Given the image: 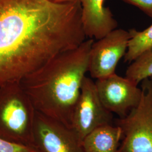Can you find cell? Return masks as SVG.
<instances>
[{
  "mask_svg": "<svg viewBox=\"0 0 152 152\" xmlns=\"http://www.w3.org/2000/svg\"><path fill=\"white\" fill-rule=\"evenodd\" d=\"M86 38L80 0H0V87L20 81Z\"/></svg>",
  "mask_w": 152,
  "mask_h": 152,
  "instance_id": "1",
  "label": "cell"
},
{
  "mask_svg": "<svg viewBox=\"0 0 152 152\" xmlns=\"http://www.w3.org/2000/svg\"><path fill=\"white\" fill-rule=\"evenodd\" d=\"M94 39L58 55L20 81L36 111L72 128Z\"/></svg>",
  "mask_w": 152,
  "mask_h": 152,
  "instance_id": "2",
  "label": "cell"
},
{
  "mask_svg": "<svg viewBox=\"0 0 152 152\" xmlns=\"http://www.w3.org/2000/svg\"><path fill=\"white\" fill-rule=\"evenodd\" d=\"M36 110L20 82L0 87V137L34 147V127Z\"/></svg>",
  "mask_w": 152,
  "mask_h": 152,
  "instance_id": "3",
  "label": "cell"
},
{
  "mask_svg": "<svg viewBox=\"0 0 152 152\" xmlns=\"http://www.w3.org/2000/svg\"><path fill=\"white\" fill-rule=\"evenodd\" d=\"M142 95L137 106L115 120L122 137L118 152H152V79L141 82Z\"/></svg>",
  "mask_w": 152,
  "mask_h": 152,
  "instance_id": "4",
  "label": "cell"
},
{
  "mask_svg": "<svg viewBox=\"0 0 152 152\" xmlns=\"http://www.w3.org/2000/svg\"><path fill=\"white\" fill-rule=\"evenodd\" d=\"M113 114L101 102L95 82L86 76L74 109L72 128L82 141L92 131L104 125L113 124Z\"/></svg>",
  "mask_w": 152,
  "mask_h": 152,
  "instance_id": "5",
  "label": "cell"
},
{
  "mask_svg": "<svg viewBox=\"0 0 152 152\" xmlns=\"http://www.w3.org/2000/svg\"><path fill=\"white\" fill-rule=\"evenodd\" d=\"M131 38L130 31L115 29L94 42L88 66L92 78L101 79L115 73L120 60L127 51Z\"/></svg>",
  "mask_w": 152,
  "mask_h": 152,
  "instance_id": "6",
  "label": "cell"
},
{
  "mask_svg": "<svg viewBox=\"0 0 152 152\" xmlns=\"http://www.w3.org/2000/svg\"><path fill=\"white\" fill-rule=\"evenodd\" d=\"M34 144L38 152H84L74 130L36 111Z\"/></svg>",
  "mask_w": 152,
  "mask_h": 152,
  "instance_id": "7",
  "label": "cell"
},
{
  "mask_svg": "<svg viewBox=\"0 0 152 152\" xmlns=\"http://www.w3.org/2000/svg\"><path fill=\"white\" fill-rule=\"evenodd\" d=\"M95 85L104 106L120 118L126 117L141 100V87L128 78L121 77L115 73L96 80Z\"/></svg>",
  "mask_w": 152,
  "mask_h": 152,
  "instance_id": "8",
  "label": "cell"
},
{
  "mask_svg": "<svg viewBox=\"0 0 152 152\" xmlns=\"http://www.w3.org/2000/svg\"><path fill=\"white\" fill-rule=\"evenodd\" d=\"M84 32L89 38L100 39L117 29L118 23L105 0H80Z\"/></svg>",
  "mask_w": 152,
  "mask_h": 152,
  "instance_id": "9",
  "label": "cell"
},
{
  "mask_svg": "<svg viewBox=\"0 0 152 152\" xmlns=\"http://www.w3.org/2000/svg\"><path fill=\"white\" fill-rule=\"evenodd\" d=\"M122 137L121 129L110 124L89 133L82 141L84 152H118Z\"/></svg>",
  "mask_w": 152,
  "mask_h": 152,
  "instance_id": "10",
  "label": "cell"
},
{
  "mask_svg": "<svg viewBox=\"0 0 152 152\" xmlns=\"http://www.w3.org/2000/svg\"><path fill=\"white\" fill-rule=\"evenodd\" d=\"M131 34L127 51L124 56L125 62L131 63L142 53L152 48V24L142 31L130 30Z\"/></svg>",
  "mask_w": 152,
  "mask_h": 152,
  "instance_id": "11",
  "label": "cell"
},
{
  "mask_svg": "<svg viewBox=\"0 0 152 152\" xmlns=\"http://www.w3.org/2000/svg\"><path fill=\"white\" fill-rule=\"evenodd\" d=\"M126 77L137 85L152 77V48L140 55L131 62L126 71Z\"/></svg>",
  "mask_w": 152,
  "mask_h": 152,
  "instance_id": "12",
  "label": "cell"
},
{
  "mask_svg": "<svg viewBox=\"0 0 152 152\" xmlns=\"http://www.w3.org/2000/svg\"><path fill=\"white\" fill-rule=\"evenodd\" d=\"M0 152H38L36 148L7 140L0 137Z\"/></svg>",
  "mask_w": 152,
  "mask_h": 152,
  "instance_id": "13",
  "label": "cell"
},
{
  "mask_svg": "<svg viewBox=\"0 0 152 152\" xmlns=\"http://www.w3.org/2000/svg\"><path fill=\"white\" fill-rule=\"evenodd\" d=\"M125 3L135 6L152 18V0H121Z\"/></svg>",
  "mask_w": 152,
  "mask_h": 152,
  "instance_id": "14",
  "label": "cell"
},
{
  "mask_svg": "<svg viewBox=\"0 0 152 152\" xmlns=\"http://www.w3.org/2000/svg\"><path fill=\"white\" fill-rule=\"evenodd\" d=\"M50 1H52L55 2H58V3H65V2H72L75 0H50Z\"/></svg>",
  "mask_w": 152,
  "mask_h": 152,
  "instance_id": "15",
  "label": "cell"
},
{
  "mask_svg": "<svg viewBox=\"0 0 152 152\" xmlns=\"http://www.w3.org/2000/svg\"></svg>",
  "mask_w": 152,
  "mask_h": 152,
  "instance_id": "16",
  "label": "cell"
}]
</instances>
